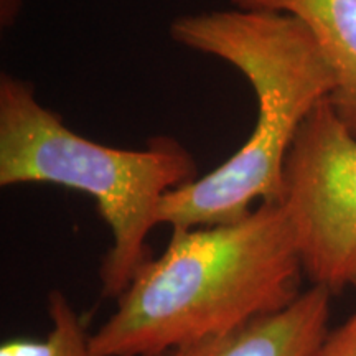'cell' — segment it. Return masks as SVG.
Wrapping results in <instances>:
<instances>
[{"label": "cell", "instance_id": "obj_1", "mask_svg": "<svg viewBox=\"0 0 356 356\" xmlns=\"http://www.w3.org/2000/svg\"><path fill=\"white\" fill-rule=\"evenodd\" d=\"M304 273L280 203L243 220L172 229L139 267L114 314L91 335L95 356H157L226 335L299 299Z\"/></svg>", "mask_w": 356, "mask_h": 356}, {"label": "cell", "instance_id": "obj_2", "mask_svg": "<svg viewBox=\"0 0 356 356\" xmlns=\"http://www.w3.org/2000/svg\"><path fill=\"white\" fill-rule=\"evenodd\" d=\"M170 37L234 66L254 91L257 114L251 136L226 162L163 197L159 225L210 228L243 220L254 203H280L292 142L337 88L315 38L291 15L238 8L178 17Z\"/></svg>", "mask_w": 356, "mask_h": 356}, {"label": "cell", "instance_id": "obj_3", "mask_svg": "<svg viewBox=\"0 0 356 356\" xmlns=\"http://www.w3.org/2000/svg\"><path fill=\"white\" fill-rule=\"evenodd\" d=\"M193 155L170 137L118 149L76 134L38 101L26 79L0 76V185L48 184L86 193L111 231L99 269L102 296L118 300L150 259L147 236L172 190L197 180Z\"/></svg>", "mask_w": 356, "mask_h": 356}, {"label": "cell", "instance_id": "obj_4", "mask_svg": "<svg viewBox=\"0 0 356 356\" xmlns=\"http://www.w3.org/2000/svg\"><path fill=\"white\" fill-rule=\"evenodd\" d=\"M312 286L332 293L356 275V137L330 99L312 111L282 170V198Z\"/></svg>", "mask_w": 356, "mask_h": 356}, {"label": "cell", "instance_id": "obj_5", "mask_svg": "<svg viewBox=\"0 0 356 356\" xmlns=\"http://www.w3.org/2000/svg\"><path fill=\"white\" fill-rule=\"evenodd\" d=\"M332 296L328 289L312 286L280 312L157 356H315L330 332Z\"/></svg>", "mask_w": 356, "mask_h": 356}, {"label": "cell", "instance_id": "obj_6", "mask_svg": "<svg viewBox=\"0 0 356 356\" xmlns=\"http://www.w3.org/2000/svg\"><path fill=\"white\" fill-rule=\"evenodd\" d=\"M231 3L238 10L291 15L307 26L335 73L332 108L356 137V0H231Z\"/></svg>", "mask_w": 356, "mask_h": 356}, {"label": "cell", "instance_id": "obj_7", "mask_svg": "<svg viewBox=\"0 0 356 356\" xmlns=\"http://www.w3.org/2000/svg\"><path fill=\"white\" fill-rule=\"evenodd\" d=\"M50 332L43 338H12L0 345V356H95L91 335L81 315L61 291L48 296Z\"/></svg>", "mask_w": 356, "mask_h": 356}, {"label": "cell", "instance_id": "obj_8", "mask_svg": "<svg viewBox=\"0 0 356 356\" xmlns=\"http://www.w3.org/2000/svg\"><path fill=\"white\" fill-rule=\"evenodd\" d=\"M315 356H356V312L341 327L328 332Z\"/></svg>", "mask_w": 356, "mask_h": 356}, {"label": "cell", "instance_id": "obj_9", "mask_svg": "<svg viewBox=\"0 0 356 356\" xmlns=\"http://www.w3.org/2000/svg\"><path fill=\"white\" fill-rule=\"evenodd\" d=\"M24 0H0V24L8 29L19 19Z\"/></svg>", "mask_w": 356, "mask_h": 356}, {"label": "cell", "instance_id": "obj_10", "mask_svg": "<svg viewBox=\"0 0 356 356\" xmlns=\"http://www.w3.org/2000/svg\"><path fill=\"white\" fill-rule=\"evenodd\" d=\"M351 287H355V291H356V275H355V279H353V284H351Z\"/></svg>", "mask_w": 356, "mask_h": 356}]
</instances>
